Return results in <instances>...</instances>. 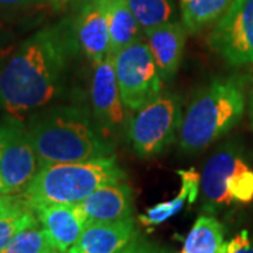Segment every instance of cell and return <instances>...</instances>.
Masks as SVG:
<instances>
[{
  "label": "cell",
  "instance_id": "obj_15",
  "mask_svg": "<svg viewBox=\"0 0 253 253\" xmlns=\"http://www.w3.org/2000/svg\"><path fill=\"white\" fill-rule=\"evenodd\" d=\"M145 36L163 81L173 78L180 66L187 38V30L183 23H165L145 31Z\"/></svg>",
  "mask_w": 253,
  "mask_h": 253
},
{
  "label": "cell",
  "instance_id": "obj_5",
  "mask_svg": "<svg viewBox=\"0 0 253 253\" xmlns=\"http://www.w3.org/2000/svg\"><path fill=\"white\" fill-rule=\"evenodd\" d=\"M201 190L207 207L212 210L249 204L253 201V169L238 149L225 146L206 163Z\"/></svg>",
  "mask_w": 253,
  "mask_h": 253
},
{
  "label": "cell",
  "instance_id": "obj_23",
  "mask_svg": "<svg viewBox=\"0 0 253 253\" xmlns=\"http://www.w3.org/2000/svg\"><path fill=\"white\" fill-rule=\"evenodd\" d=\"M225 253H253V242L249 232L244 229L225 244Z\"/></svg>",
  "mask_w": 253,
  "mask_h": 253
},
{
  "label": "cell",
  "instance_id": "obj_7",
  "mask_svg": "<svg viewBox=\"0 0 253 253\" xmlns=\"http://www.w3.org/2000/svg\"><path fill=\"white\" fill-rule=\"evenodd\" d=\"M113 56L126 110L136 111L162 93L163 78L148 41L138 40Z\"/></svg>",
  "mask_w": 253,
  "mask_h": 253
},
{
  "label": "cell",
  "instance_id": "obj_3",
  "mask_svg": "<svg viewBox=\"0 0 253 253\" xmlns=\"http://www.w3.org/2000/svg\"><path fill=\"white\" fill-rule=\"evenodd\" d=\"M244 113V81L238 76L214 79L194 96L181 117V151L186 154L201 152L229 132Z\"/></svg>",
  "mask_w": 253,
  "mask_h": 253
},
{
  "label": "cell",
  "instance_id": "obj_4",
  "mask_svg": "<svg viewBox=\"0 0 253 253\" xmlns=\"http://www.w3.org/2000/svg\"><path fill=\"white\" fill-rule=\"evenodd\" d=\"M126 180L113 156L73 163H46L40 168L23 197L36 210L49 204H78L109 183Z\"/></svg>",
  "mask_w": 253,
  "mask_h": 253
},
{
  "label": "cell",
  "instance_id": "obj_21",
  "mask_svg": "<svg viewBox=\"0 0 253 253\" xmlns=\"http://www.w3.org/2000/svg\"><path fill=\"white\" fill-rule=\"evenodd\" d=\"M1 253H59L40 224L26 228L11 239Z\"/></svg>",
  "mask_w": 253,
  "mask_h": 253
},
{
  "label": "cell",
  "instance_id": "obj_16",
  "mask_svg": "<svg viewBox=\"0 0 253 253\" xmlns=\"http://www.w3.org/2000/svg\"><path fill=\"white\" fill-rule=\"evenodd\" d=\"M179 176L181 179V189L177 194L176 199L170 201H165L159 203L154 207L148 208L144 214H141L138 219L139 222L145 226H156L161 225L163 222H166L168 219L174 217L176 214H179L186 201L193 204L197 196H199V189L201 186V177L196 172V169H183L179 170Z\"/></svg>",
  "mask_w": 253,
  "mask_h": 253
},
{
  "label": "cell",
  "instance_id": "obj_28",
  "mask_svg": "<svg viewBox=\"0 0 253 253\" xmlns=\"http://www.w3.org/2000/svg\"><path fill=\"white\" fill-rule=\"evenodd\" d=\"M11 49H13L11 46H6V48L0 46V66H1V63L4 62V58H7V55L10 54Z\"/></svg>",
  "mask_w": 253,
  "mask_h": 253
},
{
  "label": "cell",
  "instance_id": "obj_20",
  "mask_svg": "<svg viewBox=\"0 0 253 253\" xmlns=\"http://www.w3.org/2000/svg\"><path fill=\"white\" fill-rule=\"evenodd\" d=\"M136 18L139 27L145 31L174 21V9L170 0H126Z\"/></svg>",
  "mask_w": 253,
  "mask_h": 253
},
{
  "label": "cell",
  "instance_id": "obj_13",
  "mask_svg": "<svg viewBox=\"0 0 253 253\" xmlns=\"http://www.w3.org/2000/svg\"><path fill=\"white\" fill-rule=\"evenodd\" d=\"M139 236L135 221L126 218L113 222L86 224L69 253H118Z\"/></svg>",
  "mask_w": 253,
  "mask_h": 253
},
{
  "label": "cell",
  "instance_id": "obj_29",
  "mask_svg": "<svg viewBox=\"0 0 253 253\" xmlns=\"http://www.w3.org/2000/svg\"><path fill=\"white\" fill-rule=\"evenodd\" d=\"M249 116H251V123L253 128V79H252V90H251V103H249Z\"/></svg>",
  "mask_w": 253,
  "mask_h": 253
},
{
  "label": "cell",
  "instance_id": "obj_17",
  "mask_svg": "<svg viewBox=\"0 0 253 253\" xmlns=\"http://www.w3.org/2000/svg\"><path fill=\"white\" fill-rule=\"evenodd\" d=\"M110 30V55L141 40V27L126 0H103Z\"/></svg>",
  "mask_w": 253,
  "mask_h": 253
},
{
  "label": "cell",
  "instance_id": "obj_8",
  "mask_svg": "<svg viewBox=\"0 0 253 253\" xmlns=\"http://www.w3.org/2000/svg\"><path fill=\"white\" fill-rule=\"evenodd\" d=\"M208 45L231 66L253 65V0H234L215 23Z\"/></svg>",
  "mask_w": 253,
  "mask_h": 253
},
{
  "label": "cell",
  "instance_id": "obj_9",
  "mask_svg": "<svg viewBox=\"0 0 253 253\" xmlns=\"http://www.w3.org/2000/svg\"><path fill=\"white\" fill-rule=\"evenodd\" d=\"M9 139L0 156V177L9 194H23L41 168L36 148L24 126L9 124Z\"/></svg>",
  "mask_w": 253,
  "mask_h": 253
},
{
  "label": "cell",
  "instance_id": "obj_32",
  "mask_svg": "<svg viewBox=\"0 0 253 253\" xmlns=\"http://www.w3.org/2000/svg\"><path fill=\"white\" fill-rule=\"evenodd\" d=\"M219 253H225V245L222 246V249H221V252H219Z\"/></svg>",
  "mask_w": 253,
  "mask_h": 253
},
{
  "label": "cell",
  "instance_id": "obj_26",
  "mask_svg": "<svg viewBox=\"0 0 253 253\" xmlns=\"http://www.w3.org/2000/svg\"><path fill=\"white\" fill-rule=\"evenodd\" d=\"M38 1H46V0H0V9H11V7H23L28 4H34Z\"/></svg>",
  "mask_w": 253,
  "mask_h": 253
},
{
  "label": "cell",
  "instance_id": "obj_14",
  "mask_svg": "<svg viewBox=\"0 0 253 253\" xmlns=\"http://www.w3.org/2000/svg\"><path fill=\"white\" fill-rule=\"evenodd\" d=\"M34 211L55 249L59 253L69 252L86 225L76 204H49Z\"/></svg>",
  "mask_w": 253,
  "mask_h": 253
},
{
  "label": "cell",
  "instance_id": "obj_2",
  "mask_svg": "<svg viewBox=\"0 0 253 253\" xmlns=\"http://www.w3.org/2000/svg\"><path fill=\"white\" fill-rule=\"evenodd\" d=\"M38 159L46 163L89 162L113 156V145L86 110L59 106L31 117L26 128Z\"/></svg>",
  "mask_w": 253,
  "mask_h": 253
},
{
  "label": "cell",
  "instance_id": "obj_12",
  "mask_svg": "<svg viewBox=\"0 0 253 253\" xmlns=\"http://www.w3.org/2000/svg\"><path fill=\"white\" fill-rule=\"evenodd\" d=\"M86 224L132 218L134 193L124 181L109 183L76 204Z\"/></svg>",
  "mask_w": 253,
  "mask_h": 253
},
{
  "label": "cell",
  "instance_id": "obj_34",
  "mask_svg": "<svg viewBox=\"0 0 253 253\" xmlns=\"http://www.w3.org/2000/svg\"><path fill=\"white\" fill-rule=\"evenodd\" d=\"M68 253H69V252H68Z\"/></svg>",
  "mask_w": 253,
  "mask_h": 253
},
{
  "label": "cell",
  "instance_id": "obj_10",
  "mask_svg": "<svg viewBox=\"0 0 253 253\" xmlns=\"http://www.w3.org/2000/svg\"><path fill=\"white\" fill-rule=\"evenodd\" d=\"M90 99L94 117L100 126L116 131L124 126L126 107L121 99L113 55H107L103 61L94 65Z\"/></svg>",
  "mask_w": 253,
  "mask_h": 253
},
{
  "label": "cell",
  "instance_id": "obj_30",
  "mask_svg": "<svg viewBox=\"0 0 253 253\" xmlns=\"http://www.w3.org/2000/svg\"><path fill=\"white\" fill-rule=\"evenodd\" d=\"M6 194H9V193H7L6 186H4V183H3L1 177H0V196H6Z\"/></svg>",
  "mask_w": 253,
  "mask_h": 253
},
{
  "label": "cell",
  "instance_id": "obj_19",
  "mask_svg": "<svg viewBox=\"0 0 253 253\" xmlns=\"http://www.w3.org/2000/svg\"><path fill=\"white\" fill-rule=\"evenodd\" d=\"M234 0H180L181 23L187 33L196 34L217 23Z\"/></svg>",
  "mask_w": 253,
  "mask_h": 253
},
{
  "label": "cell",
  "instance_id": "obj_24",
  "mask_svg": "<svg viewBox=\"0 0 253 253\" xmlns=\"http://www.w3.org/2000/svg\"><path fill=\"white\" fill-rule=\"evenodd\" d=\"M159 248L155 246L154 244H151L149 241H146L144 238L138 236L136 239H134L129 245H126V248L118 253H158Z\"/></svg>",
  "mask_w": 253,
  "mask_h": 253
},
{
  "label": "cell",
  "instance_id": "obj_31",
  "mask_svg": "<svg viewBox=\"0 0 253 253\" xmlns=\"http://www.w3.org/2000/svg\"><path fill=\"white\" fill-rule=\"evenodd\" d=\"M158 253H169V252H168L166 249H159V252Z\"/></svg>",
  "mask_w": 253,
  "mask_h": 253
},
{
  "label": "cell",
  "instance_id": "obj_6",
  "mask_svg": "<svg viewBox=\"0 0 253 253\" xmlns=\"http://www.w3.org/2000/svg\"><path fill=\"white\" fill-rule=\"evenodd\" d=\"M180 124L179 97L173 93H161L136 110L126 126V134L139 158H152L172 144Z\"/></svg>",
  "mask_w": 253,
  "mask_h": 253
},
{
  "label": "cell",
  "instance_id": "obj_27",
  "mask_svg": "<svg viewBox=\"0 0 253 253\" xmlns=\"http://www.w3.org/2000/svg\"><path fill=\"white\" fill-rule=\"evenodd\" d=\"M9 124L7 126H1L0 124V156L3 154V149L7 144V139H9Z\"/></svg>",
  "mask_w": 253,
  "mask_h": 253
},
{
  "label": "cell",
  "instance_id": "obj_25",
  "mask_svg": "<svg viewBox=\"0 0 253 253\" xmlns=\"http://www.w3.org/2000/svg\"><path fill=\"white\" fill-rule=\"evenodd\" d=\"M27 204L24 197L18 196H13V194H6V196H0V215L7 214L10 211L16 210V208L21 207Z\"/></svg>",
  "mask_w": 253,
  "mask_h": 253
},
{
  "label": "cell",
  "instance_id": "obj_18",
  "mask_svg": "<svg viewBox=\"0 0 253 253\" xmlns=\"http://www.w3.org/2000/svg\"><path fill=\"white\" fill-rule=\"evenodd\" d=\"M224 242V226L214 217L201 215L186 236L179 253H219Z\"/></svg>",
  "mask_w": 253,
  "mask_h": 253
},
{
  "label": "cell",
  "instance_id": "obj_11",
  "mask_svg": "<svg viewBox=\"0 0 253 253\" xmlns=\"http://www.w3.org/2000/svg\"><path fill=\"white\" fill-rule=\"evenodd\" d=\"M78 45L93 65L110 55L109 20L103 0H86L73 20Z\"/></svg>",
  "mask_w": 253,
  "mask_h": 253
},
{
  "label": "cell",
  "instance_id": "obj_22",
  "mask_svg": "<svg viewBox=\"0 0 253 253\" xmlns=\"http://www.w3.org/2000/svg\"><path fill=\"white\" fill-rule=\"evenodd\" d=\"M37 224H40V221L36 211L28 204L0 215V253L4 251V248L18 232Z\"/></svg>",
  "mask_w": 253,
  "mask_h": 253
},
{
  "label": "cell",
  "instance_id": "obj_1",
  "mask_svg": "<svg viewBox=\"0 0 253 253\" xmlns=\"http://www.w3.org/2000/svg\"><path fill=\"white\" fill-rule=\"evenodd\" d=\"M73 21L37 31L0 68V110L21 120L54 100L78 48Z\"/></svg>",
  "mask_w": 253,
  "mask_h": 253
},
{
  "label": "cell",
  "instance_id": "obj_33",
  "mask_svg": "<svg viewBox=\"0 0 253 253\" xmlns=\"http://www.w3.org/2000/svg\"><path fill=\"white\" fill-rule=\"evenodd\" d=\"M46 1H54V3H58V1H62V0H46Z\"/></svg>",
  "mask_w": 253,
  "mask_h": 253
}]
</instances>
